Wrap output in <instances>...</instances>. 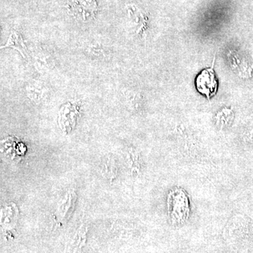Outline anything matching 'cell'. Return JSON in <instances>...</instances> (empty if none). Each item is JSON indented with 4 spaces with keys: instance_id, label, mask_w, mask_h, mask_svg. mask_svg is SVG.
Masks as SVG:
<instances>
[{
    "instance_id": "1",
    "label": "cell",
    "mask_w": 253,
    "mask_h": 253,
    "mask_svg": "<svg viewBox=\"0 0 253 253\" xmlns=\"http://www.w3.org/2000/svg\"><path fill=\"white\" fill-rule=\"evenodd\" d=\"M196 86L199 92L208 98L216 94L217 81L212 69H206L200 73L196 79Z\"/></svg>"
},
{
    "instance_id": "2",
    "label": "cell",
    "mask_w": 253,
    "mask_h": 253,
    "mask_svg": "<svg viewBox=\"0 0 253 253\" xmlns=\"http://www.w3.org/2000/svg\"><path fill=\"white\" fill-rule=\"evenodd\" d=\"M6 47H11L17 50L21 53L23 58L27 57V48L22 37L16 32H14L10 35L7 43L4 46H1V49Z\"/></svg>"
}]
</instances>
